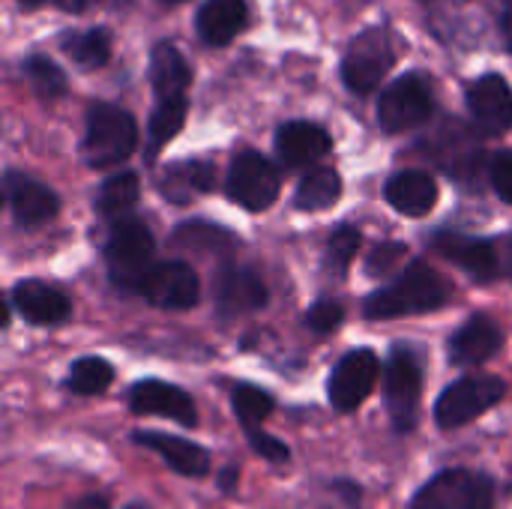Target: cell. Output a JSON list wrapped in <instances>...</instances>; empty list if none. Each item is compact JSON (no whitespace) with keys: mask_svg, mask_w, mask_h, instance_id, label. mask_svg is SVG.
<instances>
[{"mask_svg":"<svg viewBox=\"0 0 512 509\" xmlns=\"http://www.w3.org/2000/svg\"><path fill=\"white\" fill-rule=\"evenodd\" d=\"M453 297L450 282L429 267L426 261H414L396 282L384 285L372 297H366L363 309L366 318L372 321H390L402 315H420V312H435L447 306Z\"/></svg>","mask_w":512,"mask_h":509,"instance_id":"cell-1","label":"cell"},{"mask_svg":"<svg viewBox=\"0 0 512 509\" xmlns=\"http://www.w3.org/2000/svg\"><path fill=\"white\" fill-rule=\"evenodd\" d=\"M138 147V123L129 111L96 102L87 108V126L81 138V159L87 168L105 171L126 162Z\"/></svg>","mask_w":512,"mask_h":509,"instance_id":"cell-2","label":"cell"},{"mask_svg":"<svg viewBox=\"0 0 512 509\" xmlns=\"http://www.w3.org/2000/svg\"><path fill=\"white\" fill-rule=\"evenodd\" d=\"M105 264H108V276L117 288L141 291L147 276L159 264L153 231L138 219H120L108 234Z\"/></svg>","mask_w":512,"mask_h":509,"instance_id":"cell-3","label":"cell"},{"mask_svg":"<svg viewBox=\"0 0 512 509\" xmlns=\"http://www.w3.org/2000/svg\"><path fill=\"white\" fill-rule=\"evenodd\" d=\"M396 63L393 33L384 27H369L351 39L342 57V81L351 93H372L384 84L387 72Z\"/></svg>","mask_w":512,"mask_h":509,"instance_id":"cell-4","label":"cell"},{"mask_svg":"<svg viewBox=\"0 0 512 509\" xmlns=\"http://www.w3.org/2000/svg\"><path fill=\"white\" fill-rule=\"evenodd\" d=\"M423 396V366L411 348H396L384 369V405L393 429L408 435L417 426Z\"/></svg>","mask_w":512,"mask_h":509,"instance_id":"cell-5","label":"cell"},{"mask_svg":"<svg viewBox=\"0 0 512 509\" xmlns=\"http://www.w3.org/2000/svg\"><path fill=\"white\" fill-rule=\"evenodd\" d=\"M435 111L432 84L423 72H408L384 87L378 99V123L387 135L423 126Z\"/></svg>","mask_w":512,"mask_h":509,"instance_id":"cell-6","label":"cell"},{"mask_svg":"<svg viewBox=\"0 0 512 509\" xmlns=\"http://www.w3.org/2000/svg\"><path fill=\"white\" fill-rule=\"evenodd\" d=\"M507 396V384L495 375H468L450 384L435 405V420L441 429H459L495 408Z\"/></svg>","mask_w":512,"mask_h":509,"instance_id":"cell-7","label":"cell"},{"mask_svg":"<svg viewBox=\"0 0 512 509\" xmlns=\"http://www.w3.org/2000/svg\"><path fill=\"white\" fill-rule=\"evenodd\" d=\"M495 486L489 477L474 471H444L432 477L411 501L408 509H492Z\"/></svg>","mask_w":512,"mask_h":509,"instance_id":"cell-8","label":"cell"},{"mask_svg":"<svg viewBox=\"0 0 512 509\" xmlns=\"http://www.w3.org/2000/svg\"><path fill=\"white\" fill-rule=\"evenodd\" d=\"M279 171L270 159H264L258 150H240L228 168L225 192L234 204H240L249 213L267 210L279 198Z\"/></svg>","mask_w":512,"mask_h":509,"instance_id":"cell-9","label":"cell"},{"mask_svg":"<svg viewBox=\"0 0 512 509\" xmlns=\"http://www.w3.org/2000/svg\"><path fill=\"white\" fill-rule=\"evenodd\" d=\"M378 375H381V363H378V354L375 351L357 348V351L345 354L336 363V369L330 375V384H327L330 405L336 411H345V414L354 411V408H360L369 399L372 387L378 384Z\"/></svg>","mask_w":512,"mask_h":509,"instance_id":"cell-10","label":"cell"},{"mask_svg":"<svg viewBox=\"0 0 512 509\" xmlns=\"http://www.w3.org/2000/svg\"><path fill=\"white\" fill-rule=\"evenodd\" d=\"M141 294L156 309L186 312V309L198 306L201 282H198V273L186 261H159L153 267V273L147 276Z\"/></svg>","mask_w":512,"mask_h":509,"instance_id":"cell-11","label":"cell"},{"mask_svg":"<svg viewBox=\"0 0 512 509\" xmlns=\"http://www.w3.org/2000/svg\"><path fill=\"white\" fill-rule=\"evenodd\" d=\"M468 111L480 135L498 138L512 129V87L507 78L489 72L468 87Z\"/></svg>","mask_w":512,"mask_h":509,"instance_id":"cell-12","label":"cell"},{"mask_svg":"<svg viewBox=\"0 0 512 509\" xmlns=\"http://www.w3.org/2000/svg\"><path fill=\"white\" fill-rule=\"evenodd\" d=\"M213 303L216 312L231 321L243 312H258L267 306V285L255 270L237 267V264H222V270L213 279Z\"/></svg>","mask_w":512,"mask_h":509,"instance_id":"cell-13","label":"cell"},{"mask_svg":"<svg viewBox=\"0 0 512 509\" xmlns=\"http://www.w3.org/2000/svg\"><path fill=\"white\" fill-rule=\"evenodd\" d=\"M3 192H6L12 219L21 228L45 225L60 210V201H57L54 189H48L45 183H39L36 177H30L24 171H6L3 174Z\"/></svg>","mask_w":512,"mask_h":509,"instance_id":"cell-14","label":"cell"},{"mask_svg":"<svg viewBox=\"0 0 512 509\" xmlns=\"http://www.w3.org/2000/svg\"><path fill=\"white\" fill-rule=\"evenodd\" d=\"M129 408H132V414L165 417V420H174L180 426L198 423L192 396L174 384H165V381H138L129 390Z\"/></svg>","mask_w":512,"mask_h":509,"instance_id":"cell-15","label":"cell"},{"mask_svg":"<svg viewBox=\"0 0 512 509\" xmlns=\"http://www.w3.org/2000/svg\"><path fill=\"white\" fill-rule=\"evenodd\" d=\"M435 249L447 261H453L459 270H465L474 282H495L501 276V258H498L495 246L486 243V240L441 231L435 237Z\"/></svg>","mask_w":512,"mask_h":509,"instance_id":"cell-16","label":"cell"},{"mask_svg":"<svg viewBox=\"0 0 512 509\" xmlns=\"http://www.w3.org/2000/svg\"><path fill=\"white\" fill-rule=\"evenodd\" d=\"M333 150V138L327 135V129H321L318 123L309 120H291L282 123L276 132V153L288 168H306L315 165L318 159H324Z\"/></svg>","mask_w":512,"mask_h":509,"instance_id":"cell-17","label":"cell"},{"mask_svg":"<svg viewBox=\"0 0 512 509\" xmlns=\"http://www.w3.org/2000/svg\"><path fill=\"white\" fill-rule=\"evenodd\" d=\"M504 345L501 327L489 315H471L450 339V357L456 366H477L492 360Z\"/></svg>","mask_w":512,"mask_h":509,"instance_id":"cell-18","label":"cell"},{"mask_svg":"<svg viewBox=\"0 0 512 509\" xmlns=\"http://www.w3.org/2000/svg\"><path fill=\"white\" fill-rule=\"evenodd\" d=\"M132 441L138 447H147L153 453H159L165 459V465L180 474V477H207L210 471V456L204 447H198L189 438H177V435H162V432H135Z\"/></svg>","mask_w":512,"mask_h":509,"instance_id":"cell-19","label":"cell"},{"mask_svg":"<svg viewBox=\"0 0 512 509\" xmlns=\"http://www.w3.org/2000/svg\"><path fill=\"white\" fill-rule=\"evenodd\" d=\"M12 306L30 324H60L72 312L69 297L60 288H54L48 282H39V279L18 282L15 291H12Z\"/></svg>","mask_w":512,"mask_h":509,"instance_id":"cell-20","label":"cell"},{"mask_svg":"<svg viewBox=\"0 0 512 509\" xmlns=\"http://www.w3.org/2000/svg\"><path fill=\"white\" fill-rule=\"evenodd\" d=\"M384 198L402 216H426L438 204V183L429 171H399L387 180Z\"/></svg>","mask_w":512,"mask_h":509,"instance_id":"cell-21","label":"cell"},{"mask_svg":"<svg viewBox=\"0 0 512 509\" xmlns=\"http://www.w3.org/2000/svg\"><path fill=\"white\" fill-rule=\"evenodd\" d=\"M249 21L246 0H207L198 9L195 30L207 45H228L234 42Z\"/></svg>","mask_w":512,"mask_h":509,"instance_id":"cell-22","label":"cell"},{"mask_svg":"<svg viewBox=\"0 0 512 509\" xmlns=\"http://www.w3.org/2000/svg\"><path fill=\"white\" fill-rule=\"evenodd\" d=\"M150 84H153L159 102L186 96V87L192 84V69H189V63L177 45H171V42L153 45V51H150Z\"/></svg>","mask_w":512,"mask_h":509,"instance_id":"cell-23","label":"cell"},{"mask_svg":"<svg viewBox=\"0 0 512 509\" xmlns=\"http://www.w3.org/2000/svg\"><path fill=\"white\" fill-rule=\"evenodd\" d=\"M216 183V171L210 162L204 159H189V162H177V165H168L159 177V192L174 201V204H186L189 198L201 195V192H210Z\"/></svg>","mask_w":512,"mask_h":509,"instance_id":"cell-24","label":"cell"},{"mask_svg":"<svg viewBox=\"0 0 512 509\" xmlns=\"http://www.w3.org/2000/svg\"><path fill=\"white\" fill-rule=\"evenodd\" d=\"M171 246L210 255V258H228L237 249V237L228 228H219L213 222H183L174 228Z\"/></svg>","mask_w":512,"mask_h":509,"instance_id":"cell-25","label":"cell"},{"mask_svg":"<svg viewBox=\"0 0 512 509\" xmlns=\"http://www.w3.org/2000/svg\"><path fill=\"white\" fill-rule=\"evenodd\" d=\"M339 198H342V177H339V171H333V168H315V171H309L300 180L297 195H294V204H297V210L318 213V210L333 207Z\"/></svg>","mask_w":512,"mask_h":509,"instance_id":"cell-26","label":"cell"},{"mask_svg":"<svg viewBox=\"0 0 512 509\" xmlns=\"http://www.w3.org/2000/svg\"><path fill=\"white\" fill-rule=\"evenodd\" d=\"M60 48L81 69H99L111 57V33L105 27H90V30L66 33L63 42H60Z\"/></svg>","mask_w":512,"mask_h":509,"instance_id":"cell-27","label":"cell"},{"mask_svg":"<svg viewBox=\"0 0 512 509\" xmlns=\"http://www.w3.org/2000/svg\"><path fill=\"white\" fill-rule=\"evenodd\" d=\"M138 195H141V183H138V174L132 171H117L111 174L99 192H96V210L105 216V219H123L126 210H132L138 204Z\"/></svg>","mask_w":512,"mask_h":509,"instance_id":"cell-28","label":"cell"},{"mask_svg":"<svg viewBox=\"0 0 512 509\" xmlns=\"http://www.w3.org/2000/svg\"><path fill=\"white\" fill-rule=\"evenodd\" d=\"M186 111H189L186 96L183 99H162L156 105V111L150 114V123H147V159H156V153L183 129Z\"/></svg>","mask_w":512,"mask_h":509,"instance_id":"cell-29","label":"cell"},{"mask_svg":"<svg viewBox=\"0 0 512 509\" xmlns=\"http://www.w3.org/2000/svg\"><path fill=\"white\" fill-rule=\"evenodd\" d=\"M114 381V366L102 357H81L69 369V390L78 396H96L105 393Z\"/></svg>","mask_w":512,"mask_h":509,"instance_id":"cell-30","label":"cell"},{"mask_svg":"<svg viewBox=\"0 0 512 509\" xmlns=\"http://www.w3.org/2000/svg\"><path fill=\"white\" fill-rule=\"evenodd\" d=\"M231 405H234V414H237V420H240V426H243L246 432L261 429V423H264V420L273 414V408H276L273 396L264 393V390H258V387H252V384L234 387Z\"/></svg>","mask_w":512,"mask_h":509,"instance_id":"cell-31","label":"cell"},{"mask_svg":"<svg viewBox=\"0 0 512 509\" xmlns=\"http://www.w3.org/2000/svg\"><path fill=\"white\" fill-rule=\"evenodd\" d=\"M21 72H24L27 84L33 87V93L42 99H57L66 93V72L48 57H39V54L27 57L21 63Z\"/></svg>","mask_w":512,"mask_h":509,"instance_id":"cell-32","label":"cell"},{"mask_svg":"<svg viewBox=\"0 0 512 509\" xmlns=\"http://www.w3.org/2000/svg\"><path fill=\"white\" fill-rule=\"evenodd\" d=\"M360 243H363V237H360L357 228H351V225L336 228V234H333L330 243H327V267L345 273V267H348V264L354 261V255L360 252Z\"/></svg>","mask_w":512,"mask_h":509,"instance_id":"cell-33","label":"cell"},{"mask_svg":"<svg viewBox=\"0 0 512 509\" xmlns=\"http://www.w3.org/2000/svg\"><path fill=\"white\" fill-rule=\"evenodd\" d=\"M408 258V246L399 243V240H387V243H378L369 258H366V273L381 279V276H390L396 267H402V261Z\"/></svg>","mask_w":512,"mask_h":509,"instance_id":"cell-34","label":"cell"},{"mask_svg":"<svg viewBox=\"0 0 512 509\" xmlns=\"http://www.w3.org/2000/svg\"><path fill=\"white\" fill-rule=\"evenodd\" d=\"M342 318H345V309L339 306V303H333V300H321V303H315L309 312H306V324H309V330H315V333H333L339 324H342Z\"/></svg>","mask_w":512,"mask_h":509,"instance_id":"cell-35","label":"cell"},{"mask_svg":"<svg viewBox=\"0 0 512 509\" xmlns=\"http://www.w3.org/2000/svg\"><path fill=\"white\" fill-rule=\"evenodd\" d=\"M249 435V444H252V450L258 453V456H264L267 462H276V465H282V462H288L291 459V450H288V444H282L279 438H273V435H264L261 429H255V432H246Z\"/></svg>","mask_w":512,"mask_h":509,"instance_id":"cell-36","label":"cell"},{"mask_svg":"<svg viewBox=\"0 0 512 509\" xmlns=\"http://www.w3.org/2000/svg\"><path fill=\"white\" fill-rule=\"evenodd\" d=\"M489 177H492L495 192H498L507 204H512V150L495 153L492 168H489Z\"/></svg>","mask_w":512,"mask_h":509,"instance_id":"cell-37","label":"cell"},{"mask_svg":"<svg viewBox=\"0 0 512 509\" xmlns=\"http://www.w3.org/2000/svg\"><path fill=\"white\" fill-rule=\"evenodd\" d=\"M69 509H111V507H108V501H105V498H99V495H87V498H78L75 504H69Z\"/></svg>","mask_w":512,"mask_h":509,"instance_id":"cell-38","label":"cell"},{"mask_svg":"<svg viewBox=\"0 0 512 509\" xmlns=\"http://www.w3.org/2000/svg\"><path fill=\"white\" fill-rule=\"evenodd\" d=\"M501 33H504L507 48L512 51V0L504 6V12H501Z\"/></svg>","mask_w":512,"mask_h":509,"instance_id":"cell-39","label":"cell"},{"mask_svg":"<svg viewBox=\"0 0 512 509\" xmlns=\"http://www.w3.org/2000/svg\"><path fill=\"white\" fill-rule=\"evenodd\" d=\"M60 9H69V12H81V9H87V6H93L96 0H54Z\"/></svg>","mask_w":512,"mask_h":509,"instance_id":"cell-40","label":"cell"},{"mask_svg":"<svg viewBox=\"0 0 512 509\" xmlns=\"http://www.w3.org/2000/svg\"><path fill=\"white\" fill-rule=\"evenodd\" d=\"M234 483H237V468H228V471H222V474H219V486H222L225 492H231V489H234Z\"/></svg>","mask_w":512,"mask_h":509,"instance_id":"cell-41","label":"cell"},{"mask_svg":"<svg viewBox=\"0 0 512 509\" xmlns=\"http://www.w3.org/2000/svg\"><path fill=\"white\" fill-rule=\"evenodd\" d=\"M18 3H21V6H39L42 0H18Z\"/></svg>","mask_w":512,"mask_h":509,"instance_id":"cell-42","label":"cell"},{"mask_svg":"<svg viewBox=\"0 0 512 509\" xmlns=\"http://www.w3.org/2000/svg\"><path fill=\"white\" fill-rule=\"evenodd\" d=\"M162 3H183V0H162Z\"/></svg>","mask_w":512,"mask_h":509,"instance_id":"cell-43","label":"cell"}]
</instances>
